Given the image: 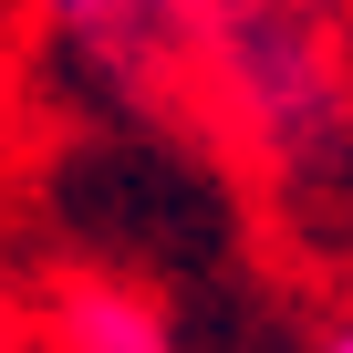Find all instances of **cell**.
Wrapping results in <instances>:
<instances>
[{
	"instance_id": "cell-1",
	"label": "cell",
	"mask_w": 353,
	"mask_h": 353,
	"mask_svg": "<svg viewBox=\"0 0 353 353\" xmlns=\"http://www.w3.org/2000/svg\"><path fill=\"white\" fill-rule=\"evenodd\" d=\"M52 353H166V312L135 281H63L52 291Z\"/></svg>"
},
{
	"instance_id": "cell-2",
	"label": "cell",
	"mask_w": 353,
	"mask_h": 353,
	"mask_svg": "<svg viewBox=\"0 0 353 353\" xmlns=\"http://www.w3.org/2000/svg\"><path fill=\"white\" fill-rule=\"evenodd\" d=\"M42 11H63V21H104V11H125V0H42Z\"/></svg>"
},
{
	"instance_id": "cell-3",
	"label": "cell",
	"mask_w": 353,
	"mask_h": 353,
	"mask_svg": "<svg viewBox=\"0 0 353 353\" xmlns=\"http://www.w3.org/2000/svg\"><path fill=\"white\" fill-rule=\"evenodd\" d=\"M322 353H353V332H332V343H322Z\"/></svg>"
}]
</instances>
